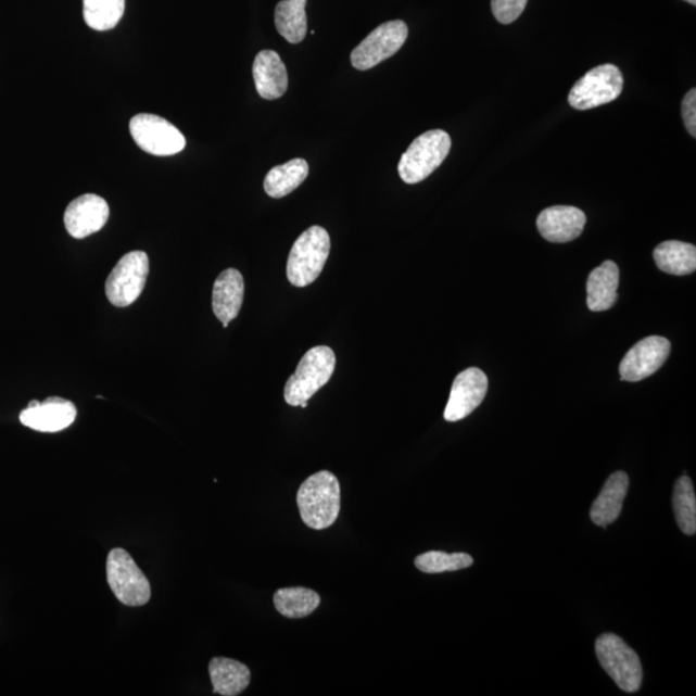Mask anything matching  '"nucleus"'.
Instances as JSON below:
<instances>
[{
	"instance_id": "obj_2",
	"label": "nucleus",
	"mask_w": 696,
	"mask_h": 696,
	"mask_svg": "<svg viewBox=\"0 0 696 696\" xmlns=\"http://www.w3.org/2000/svg\"><path fill=\"white\" fill-rule=\"evenodd\" d=\"M330 252L329 233L321 226L309 227L295 240L287 264V277L292 286L303 288L320 277Z\"/></svg>"
},
{
	"instance_id": "obj_26",
	"label": "nucleus",
	"mask_w": 696,
	"mask_h": 696,
	"mask_svg": "<svg viewBox=\"0 0 696 696\" xmlns=\"http://www.w3.org/2000/svg\"><path fill=\"white\" fill-rule=\"evenodd\" d=\"M673 509L679 528L686 535L696 533V497L693 481L682 477L674 485Z\"/></svg>"
},
{
	"instance_id": "obj_8",
	"label": "nucleus",
	"mask_w": 696,
	"mask_h": 696,
	"mask_svg": "<svg viewBox=\"0 0 696 696\" xmlns=\"http://www.w3.org/2000/svg\"><path fill=\"white\" fill-rule=\"evenodd\" d=\"M623 91V75L615 65L592 68L575 83L569 94L570 106L577 110L595 109L617 100Z\"/></svg>"
},
{
	"instance_id": "obj_28",
	"label": "nucleus",
	"mask_w": 696,
	"mask_h": 696,
	"mask_svg": "<svg viewBox=\"0 0 696 696\" xmlns=\"http://www.w3.org/2000/svg\"><path fill=\"white\" fill-rule=\"evenodd\" d=\"M528 0H492V10L495 18L503 25L515 23L527 9Z\"/></svg>"
},
{
	"instance_id": "obj_17",
	"label": "nucleus",
	"mask_w": 696,
	"mask_h": 696,
	"mask_svg": "<svg viewBox=\"0 0 696 696\" xmlns=\"http://www.w3.org/2000/svg\"><path fill=\"white\" fill-rule=\"evenodd\" d=\"M253 78L262 99L278 100L287 92V66L275 51L265 50L257 54L253 64Z\"/></svg>"
},
{
	"instance_id": "obj_9",
	"label": "nucleus",
	"mask_w": 696,
	"mask_h": 696,
	"mask_svg": "<svg viewBox=\"0 0 696 696\" xmlns=\"http://www.w3.org/2000/svg\"><path fill=\"white\" fill-rule=\"evenodd\" d=\"M130 135L139 148L155 156H172L186 147L185 136L174 124L154 114H139L129 123Z\"/></svg>"
},
{
	"instance_id": "obj_18",
	"label": "nucleus",
	"mask_w": 696,
	"mask_h": 696,
	"mask_svg": "<svg viewBox=\"0 0 696 696\" xmlns=\"http://www.w3.org/2000/svg\"><path fill=\"white\" fill-rule=\"evenodd\" d=\"M629 486V474L623 471L612 473L605 482L602 493L591 508V519L596 526L606 528L619 518Z\"/></svg>"
},
{
	"instance_id": "obj_13",
	"label": "nucleus",
	"mask_w": 696,
	"mask_h": 696,
	"mask_svg": "<svg viewBox=\"0 0 696 696\" xmlns=\"http://www.w3.org/2000/svg\"><path fill=\"white\" fill-rule=\"evenodd\" d=\"M77 413L75 405L66 398L48 397L45 402L33 400L21 412L20 422L39 432H60L74 423Z\"/></svg>"
},
{
	"instance_id": "obj_4",
	"label": "nucleus",
	"mask_w": 696,
	"mask_h": 696,
	"mask_svg": "<svg viewBox=\"0 0 696 696\" xmlns=\"http://www.w3.org/2000/svg\"><path fill=\"white\" fill-rule=\"evenodd\" d=\"M336 369V354L328 346H316L301 358L294 375L289 377L284 398L287 404L300 406L308 403L316 392L332 378Z\"/></svg>"
},
{
	"instance_id": "obj_1",
	"label": "nucleus",
	"mask_w": 696,
	"mask_h": 696,
	"mask_svg": "<svg viewBox=\"0 0 696 696\" xmlns=\"http://www.w3.org/2000/svg\"><path fill=\"white\" fill-rule=\"evenodd\" d=\"M298 505L302 521L308 528L322 530L332 527L341 511L339 479L329 471L314 473L301 485Z\"/></svg>"
},
{
	"instance_id": "obj_7",
	"label": "nucleus",
	"mask_w": 696,
	"mask_h": 696,
	"mask_svg": "<svg viewBox=\"0 0 696 696\" xmlns=\"http://www.w3.org/2000/svg\"><path fill=\"white\" fill-rule=\"evenodd\" d=\"M149 257L141 251L129 252L116 264L106 280V295L116 307H128L139 300L149 275Z\"/></svg>"
},
{
	"instance_id": "obj_11",
	"label": "nucleus",
	"mask_w": 696,
	"mask_h": 696,
	"mask_svg": "<svg viewBox=\"0 0 696 696\" xmlns=\"http://www.w3.org/2000/svg\"><path fill=\"white\" fill-rule=\"evenodd\" d=\"M671 354V342L660 336L646 337L633 346L619 365L623 381L640 382L656 374Z\"/></svg>"
},
{
	"instance_id": "obj_31",
	"label": "nucleus",
	"mask_w": 696,
	"mask_h": 696,
	"mask_svg": "<svg viewBox=\"0 0 696 696\" xmlns=\"http://www.w3.org/2000/svg\"><path fill=\"white\" fill-rule=\"evenodd\" d=\"M308 403H302L300 406L301 408H307Z\"/></svg>"
},
{
	"instance_id": "obj_12",
	"label": "nucleus",
	"mask_w": 696,
	"mask_h": 696,
	"mask_svg": "<svg viewBox=\"0 0 696 696\" xmlns=\"http://www.w3.org/2000/svg\"><path fill=\"white\" fill-rule=\"evenodd\" d=\"M488 392V377L479 368H468L454 379L444 418L458 422L478 409Z\"/></svg>"
},
{
	"instance_id": "obj_25",
	"label": "nucleus",
	"mask_w": 696,
	"mask_h": 696,
	"mask_svg": "<svg viewBox=\"0 0 696 696\" xmlns=\"http://www.w3.org/2000/svg\"><path fill=\"white\" fill-rule=\"evenodd\" d=\"M126 0H83V16L93 30L107 31L121 23Z\"/></svg>"
},
{
	"instance_id": "obj_5",
	"label": "nucleus",
	"mask_w": 696,
	"mask_h": 696,
	"mask_svg": "<svg viewBox=\"0 0 696 696\" xmlns=\"http://www.w3.org/2000/svg\"><path fill=\"white\" fill-rule=\"evenodd\" d=\"M596 656L606 673L625 693H636L643 684V666L635 650L615 633L596 641Z\"/></svg>"
},
{
	"instance_id": "obj_23",
	"label": "nucleus",
	"mask_w": 696,
	"mask_h": 696,
	"mask_svg": "<svg viewBox=\"0 0 696 696\" xmlns=\"http://www.w3.org/2000/svg\"><path fill=\"white\" fill-rule=\"evenodd\" d=\"M308 176V164L305 160H292L277 165L268 172L264 188L266 194L274 199L284 198L300 188Z\"/></svg>"
},
{
	"instance_id": "obj_3",
	"label": "nucleus",
	"mask_w": 696,
	"mask_h": 696,
	"mask_svg": "<svg viewBox=\"0 0 696 696\" xmlns=\"http://www.w3.org/2000/svg\"><path fill=\"white\" fill-rule=\"evenodd\" d=\"M451 149L452 139L445 130L432 129L420 135L400 157V178L409 185L425 181L444 163Z\"/></svg>"
},
{
	"instance_id": "obj_30",
	"label": "nucleus",
	"mask_w": 696,
	"mask_h": 696,
	"mask_svg": "<svg viewBox=\"0 0 696 696\" xmlns=\"http://www.w3.org/2000/svg\"><path fill=\"white\" fill-rule=\"evenodd\" d=\"M685 2L691 3V4H693V5H695V4H696V0H685Z\"/></svg>"
},
{
	"instance_id": "obj_6",
	"label": "nucleus",
	"mask_w": 696,
	"mask_h": 696,
	"mask_svg": "<svg viewBox=\"0 0 696 696\" xmlns=\"http://www.w3.org/2000/svg\"><path fill=\"white\" fill-rule=\"evenodd\" d=\"M106 573L110 589L122 604L142 606L150 602L151 587L148 578L126 549L110 551Z\"/></svg>"
},
{
	"instance_id": "obj_10",
	"label": "nucleus",
	"mask_w": 696,
	"mask_h": 696,
	"mask_svg": "<svg viewBox=\"0 0 696 696\" xmlns=\"http://www.w3.org/2000/svg\"><path fill=\"white\" fill-rule=\"evenodd\" d=\"M409 29L404 21H389L374 31L351 53V64L365 72L381 64L400 51L408 38Z\"/></svg>"
},
{
	"instance_id": "obj_15",
	"label": "nucleus",
	"mask_w": 696,
	"mask_h": 696,
	"mask_svg": "<svg viewBox=\"0 0 696 696\" xmlns=\"http://www.w3.org/2000/svg\"><path fill=\"white\" fill-rule=\"evenodd\" d=\"M584 212L570 205H555L544 210L536 219L537 230L551 243H569L582 236Z\"/></svg>"
},
{
	"instance_id": "obj_27",
	"label": "nucleus",
	"mask_w": 696,
	"mask_h": 696,
	"mask_svg": "<svg viewBox=\"0 0 696 696\" xmlns=\"http://www.w3.org/2000/svg\"><path fill=\"white\" fill-rule=\"evenodd\" d=\"M416 568L426 574L445 573L470 568L473 558L467 554H446L443 551H430L416 558Z\"/></svg>"
},
{
	"instance_id": "obj_16",
	"label": "nucleus",
	"mask_w": 696,
	"mask_h": 696,
	"mask_svg": "<svg viewBox=\"0 0 696 696\" xmlns=\"http://www.w3.org/2000/svg\"><path fill=\"white\" fill-rule=\"evenodd\" d=\"M244 301V279L236 268H227L219 274L213 287L212 307L217 319L229 327V322L237 318Z\"/></svg>"
},
{
	"instance_id": "obj_29",
	"label": "nucleus",
	"mask_w": 696,
	"mask_h": 696,
	"mask_svg": "<svg viewBox=\"0 0 696 696\" xmlns=\"http://www.w3.org/2000/svg\"><path fill=\"white\" fill-rule=\"evenodd\" d=\"M682 118H684L687 132L696 137V89L693 88L682 101Z\"/></svg>"
},
{
	"instance_id": "obj_22",
	"label": "nucleus",
	"mask_w": 696,
	"mask_h": 696,
	"mask_svg": "<svg viewBox=\"0 0 696 696\" xmlns=\"http://www.w3.org/2000/svg\"><path fill=\"white\" fill-rule=\"evenodd\" d=\"M307 0H281L275 9V26L282 38L299 45L307 34Z\"/></svg>"
},
{
	"instance_id": "obj_20",
	"label": "nucleus",
	"mask_w": 696,
	"mask_h": 696,
	"mask_svg": "<svg viewBox=\"0 0 696 696\" xmlns=\"http://www.w3.org/2000/svg\"><path fill=\"white\" fill-rule=\"evenodd\" d=\"M210 674L213 692L224 696H237L251 684L250 668L229 658H213Z\"/></svg>"
},
{
	"instance_id": "obj_19",
	"label": "nucleus",
	"mask_w": 696,
	"mask_h": 696,
	"mask_svg": "<svg viewBox=\"0 0 696 696\" xmlns=\"http://www.w3.org/2000/svg\"><path fill=\"white\" fill-rule=\"evenodd\" d=\"M619 267L616 262L605 261L590 274L587 281V306L591 312L602 313L616 305L618 300Z\"/></svg>"
},
{
	"instance_id": "obj_21",
	"label": "nucleus",
	"mask_w": 696,
	"mask_h": 696,
	"mask_svg": "<svg viewBox=\"0 0 696 696\" xmlns=\"http://www.w3.org/2000/svg\"><path fill=\"white\" fill-rule=\"evenodd\" d=\"M654 260L659 270L682 277L696 270V248L678 240L665 241L654 250Z\"/></svg>"
},
{
	"instance_id": "obj_24",
	"label": "nucleus",
	"mask_w": 696,
	"mask_h": 696,
	"mask_svg": "<svg viewBox=\"0 0 696 696\" xmlns=\"http://www.w3.org/2000/svg\"><path fill=\"white\" fill-rule=\"evenodd\" d=\"M274 605L281 616L300 619L313 615L319 608L320 596L315 591L303 587L281 589L274 596Z\"/></svg>"
},
{
	"instance_id": "obj_14",
	"label": "nucleus",
	"mask_w": 696,
	"mask_h": 696,
	"mask_svg": "<svg viewBox=\"0 0 696 696\" xmlns=\"http://www.w3.org/2000/svg\"><path fill=\"white\" fill-rule=\"evenodd\" d=\"M110 216L109 204L105 199L94 195H81L65 211V227L75 239H85L99 232L106 225Z\"/></svg>"
}]
</instances>
